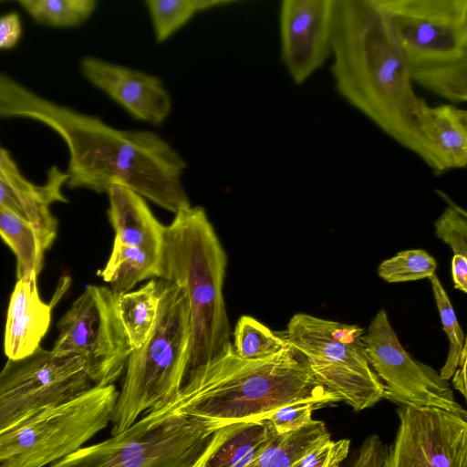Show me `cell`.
Segmentation results:
<instances>
[{
  "label": "cell",
  "mask_w": 467,
  "mask_h": 467,
  "mask_svg": "<svg viewBox=\"0 0 467 467\" xmlns=\"http://www.w3.org/2000/svg\"><path fill=\"white\" fill-rule=\"evenodd\" d=\"M349 447L348 439H329L310 450L295 467H339L348 457Z\"/></svg>",
  "instance_id": "d6a6232c"
},
{
  "label": "cell",
  "mask_w": 467,
  "mask_h": 467,
  "mask_svg": "<svg viewBox=\"0 0 467 467\" xmlns=\"http://www.w3.org/2000/svg\"><path fill=\"white\" fill-rule=\"evenodd\" d=\"M109 197L108 215L115 231L114 240L159 256L165 225L154 216L145 199L135 192L113 184Z\"/></svg>",
  "instance_id": "ac0fdd59"
},
{
  "label": "cell",
  "mask_w": 467,
  "mask_h": 467,
  "mask_svg": "<svg viewBox=\"0 0 467 467\" xmlns=\"http://www.w3.org/2000/svg\"><path fill=\"white\" fill-rule=\"evenodd\" d=\"M95 386L86 358L37 348L0 372V432Z\"/></svg>",
  "instance_id": "30bf717a"
},
{
  "label": "cell",
  "mask_w": 467,
  "mask_h": 467,
  "mask_svg": "<svg viewBox=\"0 0 467 467\" xmlns=\"http://www.w3.org/2000/svg\"><path fill=\"white\" fill-rule=\"evenodd\" d=\"M0 236L16 257V276L37 277L48 248L41 232L29 222L0 206Z\"/></svg>",
  "instance_id": "ffe728a7"
},
{
  "label": "cell",
  "mask_w": 467,
  "mask_h": 467,
  "mask_svg": "<svg viewBox=\"0 0 467 467\" xmlns=\"http://www.w3.org/2000/svg\"><path fill=\"white\" fill-rule=\"evenodd\" d=\"M36 119L67 146L69 188L102 193L117 184L174 214L191 206L182 182L186 161L160 134L117 129L53 101L40 106Z\"/></svg>",
  "instance_id": "7a4b0ae2"
},
{
  "label": "cell",
  "mask_w": 467,
  "mask_h": 467,
  "mask_svg": "<svg viewBox=\"0 0 467 467\" xmlns=\"http://www.w3.org/2000/svg\"><path fill=\"white\" fill-rule=\"evenodd\" d=\"M451 275L454 288L467 292V257L453 254L451 259Z\"/></svg>",
  "instance_id": "e575fe53"
},
{
  "label": "cell",
  "mask_w": 467,
  "mask_h": 467,
  "mask_svg": "<svg viewBox=\"0 0 467 467\" xmlns=\"http://www.w3.org/2000/svg\"><path fill=\"white\" fill-rule=\"evenodd\" d=\"M109 287L89 285L60 318L53 350L80 355L95 386L113 384L132 350Z\"/></svg>",
  "instance_id": "8fae6325"
},
{
  "label": "cell",
  "mask_w": 467,
  "mask_h": 467,
  "mask_svg": "<svg viewBox=\"0 0 467 467\" xmlns=\"http://www.w3.org/2000/svg\"><path fill=\"white\" fill-rule=\"evenodd\" d=\"M51 309L39 296L37 277L17 279L5 327L4 349L8 359L26 358L39 348L50 325Z\"/></svg>",
  "instance_id": "2e32d148"
},
{
  "label": "cell",
  "mask_w": 467,
  "mask_h": 467,
  "mask_svg": "<svg viewBox=\"0 0 467 467\" xmlns=\"http://www.w3.org/2000/svg\"><path fill=\"white\" fill-rule=\"evenodd\" d=\"M364 333L358 325L297 313L289 320L285 337L322 385L360 411L384 399L383 385L367 356Z\"/></svg>",
  "instance_id": "9c48e42d"
},
{
  "label": "cell",
  "mask_w": 467,
  "mask_h": 467,
  "mask_svg": "<svg viewBox=\"0 0 467 467\" xmlns=\"http://www.w3.org/2000/svg\"><path fill=\"white\" fill-rule=\"evenodd\" d=\"M234 0H148L149 12L156 43L168 40L197 14L225 5Z\"/></svg>",
  "instance_id": "cb8c5ba5"
},
{
  "label": "cell",
  "mask_w": 467,
  "mask_h": 467,
  "mask_svg": "<svg viewBox=\"0 0 467 467\" xmlns=\"http://www.w3.org/2000/svg\"><path fill=\"white\" fill-rule=\"evenodd\" d=\"M276 435L266 420L227 424L200 467H244Z\"/></svg>",
  "instance_id": "d6986e66"
},
{
  "label": "cell",
  "mask_w": 467,
  "mask_h": 467,
  "mask_svg": "<svg viewBox=\"0 0 467 467\" xmlns=\"http://www.w3.org/2000/svg\"><path fill=\"white\" fill-rule=\"evenodd\" d=\"M441 195L448 205L434 223L435 234L454 254L467 257V213L444 193Z\"/></svg>",
  "instance_id": "4dcf8cb0"
},
{
  "label": "cell",
  "mask_w": 467,
  "mask_h": 467,
  "mask_svg": "<svg viewBox=\"0 0 467 467\" xmlns=\"http://www.w3.org/2000/svg\"><path fill=\"white\" fill-rule=\"evenodd\" d=\"M80 70L135 119L161 125L169 118L171 99L159 77L94 57H84Z\"/></svg>",
  "instance_id": "9a60e30c"
},
{
  "label": "cell",
  "mask_w": 467,
  "mask_h": 467,
  "mask_svg": "<svg viewBox=\"0 0 467 467\" xmlns=\"http://www.w3.org/2000/svg\"><path fill=\"white\" fill-rule=\"evenodd\" d=\"M436 268V260L426 251L410 249L384 260L379 265L378 274L389 283H402L429 278Z\"/></svg>",
  "instance_id": "f546056e"
},
{
  "label": "cell",
  "mask_w": 467,
  "mask_h": 467,
  "mask_svg": "<svg viewBox=\"0 0 467 467\" xmlns=\"http://www.w3.org/2000/svg\"><path fill=\"white\" fill-rule=\"evenodd\" d=\"M331 57L339 96L440 176L417 127L421 97L377 0H334Z\"/></svg>",
  "instance_id": "6da1fadb"
},
{
  "label": "cell",
  "mask_w": 467,
  "mask_h": 467,
  "mask_svg": "<svg viewBox=\"0 0 467 467\" xmlns=\"http://www.w3.org/2000/svg\"><path fill=\"white\" fill-rule=\"evenodd\" d=\"M443 330L449 339V352L440 376L449 380L458 368L462 351L467 344L464 333L457 320L454 308L439 277L434 274L429 277Z\"/></svg>",
  "instance_id": "f1b7e54d"
},
{
  "label": "cell",
  "mask_w": 467,
  "mask_h": 467,
  "mask_svg": "<svg viewBox=\"0 0 467 467\" xmlns=\"http://www.w3.org/2000/svg\"><path fill=\"white\" fill-rule=\"evenodd\" d=\"M0 175L19 192L46 201L50 204L56 202H67L61 189L67 183V172L56 167L49 170L44 184L36 185L28 181L18 169L9 153L0 146Z\"/></svg>",
  "instance_id": "83f0119b"
},
{
  "label": "cell",
  "mask_w": 467,
  "mask_h": 467,
  "mask_svg": "<svg viewBox=\"0 0 467 467\" xmlns=\"http://www.w3.org/2000/svg\"><path fill=\"white\" fill-rule=\"evenodd\" d=\"M158 260L159 256L141 248L114 240L109 260L99 275L119 296L131 291L140 281L156 277Z\"/></svg>",
  "instance_id": "44dd1931"
},
{
  "label": "cell",
  "mask_w": 467,
  "mask_h": 467,
  "mask_svg": "<svg viewBox=\"0 0 467 467\" xmlns=\"http://www.w3.org/2000/svg\"><path fill=\"white\" fill-rule=\"evenodd\" d=\"M22 35V24L17 13L10 12L0 16V49L15 47Z\"/></svg>",
  "instance_id": "836d02e7"
},
{
  "label": "cell",
  "mask_w": 467,
  "mask_h": 467,
  "mask_svg": "<svg viewBox=\"0 0 467 467\" xmlns=\"http://www.w3.org/2000/svg\"><path fill=\"white\" fill-rule=\"evenodd\" d=\"M50 203L25 195L14 189L0 175V206L5 208L37 228L49 247L57 234V222L52 214Z\"/></svg>",
  "instance_id": "4316f807"
},
{
  "label": "cell",
  "mask_w": 467,
  "mask_h": 467,
  "mask_svg": "<svg viewBox=\"0 0 467 467\" xmlns=\"http://www.w3.org/2000/svg\"><path fill=\"white\" fill-rule=\"evenodd\" d=\"M413 84L467 100V0H377Z\"/></svg>",
  "instance_id": "5b68a950"
},
{
  "label": "cell",
  "mask_w": 467,
  "mask_h": 467,
  "mask_svg": "<svg viewBox=\"0 0 467 467\" xmlns=\"http://www.w3.org/2000/svg\"><path fill=\"white\" fill-rule=\"evenodd\" d=\"M325 405L317 400H298L275 410L265 420L277 434L287 433L311 422L313 410Z\"/></svg>",
  "instance_id": "1f68e13d"
},
{
  "label": "cell",
  "mask_w": 467,
  "mask_h": 467,
  "mask_svg": "<svg viewBox=\"0 0 467 467\" xmlns=\"http://www.w3.org/2000/svg\"><path fill=\"white\" fill-rule=\"evenodd\" d=\"M382 467H467V420L438 408L402 406Z\"/></svg>",
  "instance_id": "4fadbf2b"
},
{
  "label": "cell",
  "mask_w": 467,
  "mask_h": 467,
  "mask_svg": "<svg viewBox=\"0 0 467 467\" xmlns=\"http://www.w3.org/2000/svg\"><path fill=\"white\" fill-rule=\"evenodd\" d=\"M154 325L144 344L131 350L111 421V436L130 428L148 410L175 401L191 357L192 324L188 299L175 284L159 279Z\"/></svg>",
  "instance_id": "8992f818"
},
{
  "label": "cell",
  "mask_w": 467,
  "mask_h": 467,
  "mask_svg": "<svg viewBox=\"0 0 467 467\" xmlns=\"http://www.w3.org/2000/svg\"><path fill=\"white\" fill-rule=\"evenodd\" d=\"M467 344L462 348L457 369L452 375V385L464 398L467 395L466 387V364H467Z\"/></svg>",
  "instance_id": "d590c367"
},
{
  "label": "cell",
  "mask_w": 467,
  "mask_h": 467,
  "mask_svg": "<svg viewBox=\"0 0 467 467\" xmlns=\"http://www.w3.org/2000/svg\"><path fill=\"white\" fill-rule=\"evenodd\" d=\"M363 342L369 364L383 385L384 399L401 407L438 408L467 417L448 381L406 351L384 309L372 319Z\"/></svg>",
  "instance_id": "7c38bea8"
},
{
  "label": "cell",
  "mask_w": 467,
  "mask_h": 467,
  "mask_svg": "<svg viewBox=\"0 0 467 467\" xmlns=\"http://www.w3.org/2000/svg\"><path fill=\"white\" fill-rule=\"evenodd\" d=\"M226 266V253L202 207L182 209L165 225L156 277L180 286L188 299L192 346L187 374L232 345L223 291Z\"/></svg>",
  "instance_id": "277c9868"
},
{
  "label": "cell",
  "mask_w": 467,
  "mask_h": 467,
  "mask_svg": "<svg viewBox=\"0 0 467 467\" xmlns=\"http://www.w3.org/2000/svg\"><path fill=\"white\" fill-rule=\"evenodd\" d=\"M119 392L114 384L93 386L0 432V467H45L77 450L105 429Z\"/></svg>",
  "instance_id": "ba28073f"
},
{
  "label": "cell",
  "mask_w": 467,
  "mask_h": 467,
  "mask_svg": "<svg viewBox=\"0 0 467 467\" xmlns=\"http://www.w3.org/2000/svg\"><path fill=\"white\" fill-rule=\"evenodd\" d=\"M329 439L330 432L325 423L313 420L301 429L277 434L244 467H295L310 450Z\"/></svg>",
  "instance_id": "7402d4cb"
},
{
  "label": "cell",
  "mask_w": 467,
  "mask_h": 467,
  "mask_svg": "<svg viewBox=\"0 0 467 467\" xmlns=\"http://www.w3.org/2000/svg\"><path fill=\"white\" fill-rule=\"evenodd\" d=\"M232 347L246 360L272 357L289 346L285 335H278L250 316H242L234 329Z\"/></svg>",
  "instance_id": "d4e9b609"
},
{
  "label": "cell",
  "mask_w": 467,
  "mask_h": 467,
  "mask_svg": "<svg viewBox=\"0 0 467 467\" xmlns=\"http://www.w3.org/2000/svg\"><path fill=\"white\" fill-rule=\"evenodd\" d=\"M18 4L36 22L56 27H75L97 7L95 0H21Z\"/></svg>",
  "instance_id": "484cf974"
},
{
  "label": "cell",
  "mask_w": 467,
  "mask_h": 467,
  "mask_svg": "<svg viewBox=\"0 0 467 467\" xmlns=\"http://www.w3.org/2000/svg\"><path fill=\"white\" fill-rule=\"evenodd\" d=\"M347 467H378L374 464L366 463V462H352L348 464Z\"/></svg>",
  "instance_id": "8d00e7d4"
},
{
  "label": "cell",
  "mask_w": 467,
  "mask_h": 467,
  "mask_svg": "<svg viewBox=\"0 0 467 467\" xmlns=\"http://www.w3.org/2000/svg\"><path fill=\"white\" fill-rule=\"evenodd\" d=\"M303 400L326 405L340 401L290 344L258 360L239 358L231 345L223 354L189 372L171 404L182 413L235 423L265 420L275 410Z\"/></svg>",
  "instance_id": "3957f363"
},
{
  "label": "cell",
  "mask_w": 467,
  "mask_h": 467,
  "mask_svg": "<svg viewBox=\"0 0 467 467\" xmlns=\"http://www.w3.org/2000/svg\"><path fill=\"white\" fill-rule=\"evenodd\" d=\"M417 127L438 164L440 175L467 166V111L446 103L430 106L421 98Z\"/></svg>",
  "instance_id": "e0dca14e"
},
{
  "label": "cell",
  "mask_w": 467,
  "mask_h": 467,
  "mask_svg": "<svg viewBox=\"0 0 467 467\" xmlns=\"http://www.w3.org/2000/svg\"><path fill=\"white\" fill-rule=\"evenodd\" d=\"M159 299V279L117 296V311L132 350L140 348L147 340L157 317Z\"/></svg>",
  "instance_id": "603a6c76"
},
{
  "label": "cell",
  "mask_w": 467,
  "mask_h": 467,
  "mask_svg": "<svg viewBox=\"0 0 467 467\" xmlns=\"http://www.w3.org/2000/svg\"><path fill=\"white\" fill-rule=\"evenodd\" d=\"M334 0H283L279 8L281 60L302 85L331 57Z\"/></svg>",
  "instance_id": "5bb4252c"
},
{
  "label": "cell",
  "mask_w": 467,
  "mask_h": 467,
  "mask_svg": "<svg viewBox=\"0 0 467 467\" xmlns=\"http://www.w3.org/2000/svg\"><path fill=\"white\" fill-rule=\"evenodd\" d=\"M230 422L182 413L171 403L49 467H200Z\"/></svg>",
  "instance_id": "52a82bcc"
}]
</instances>
